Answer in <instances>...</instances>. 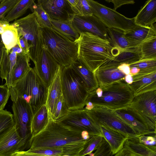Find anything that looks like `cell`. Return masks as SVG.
I'll return each instance as SVG.
<instances>
[{
  "label": "cell",
  "instance_id": "53",
  "mask_svg": "<svg viewBox=\"0 0 156 156\" xmlns=\"http://www.w3.org/2000/svg\"><path fill=\"white\" fill-rule=\"evenodd\" d=\"M10 24L3 19L0 20V34H1L4 31L5 27Z\"/></svg>",
  "mask_w": 156,
  "mask_h": 156
},
{
  "label": "cell",
  "instance_id": "23",
  "mask_svg": "<svg viewBox=\"0 0 156 156\" xmlns=\"http://www.w3.org/2000/svg\"><path fill=\"white\" fill-rule=\"evenodd\" d=\"M98 86L109 84L119 81L124 80L126 75L118 66L99 68L94 72Z\"/></svg>",
  "mask_w": 156,
  "mask_h": 156
},
{
  "label": "cell",
  "instance_id": "12",
  "mask_svg": "<svg viewBox=\"0 0 156 156\" xmlns=\"http://www.w3.org/2000/svg\"><path fill=\"white\" fill-rule=\"evenodd\" d=\"M12 109L15 126L20 135L24 137L30 134V127L33 115L30 105L24 100L15 98Z\"/></svg>",
  "mask_w": 156,
  "mask_h": 156
},
{
  "label": "cell",
  "instance_id": "20",
  "mask_svg": "<svg viewBox=\"0 0 156 156\" xmlns=\"http://www.w3.org/2000/svg\"><path fill=\"white\" fill-rule=\"evenodd\" d=\"M61 74V66H59L54 79L48 87L46 105L50 117L53 114L57 104L62 95Z\"/></svg>",
  "mask_w": 156,
  "mask_h": 156
},
{
  "label": "cell",
  "instance_id": "18",
  "mask_svg": "<svg viewBox=\"0 0 156 156\" xmlns=\"http://www.w3.org/2000/svg\"><path fill=\"white\" fill-rule=\"evenodd\" d=\"M133 82L128 84L134 95L156 89V72L133 75Z\"/></svg>",
  "mask_w": 156,
  "mask_h": 156
},
{
  "label": "cell",
  "instance_id": "16",
  "mask_svg": "<svg viewBox=\"0 0 156 156\" xmlns=\"http://www.w3.org/2000/svg\"><path fill=\"white\" fill-rule=\"evenodd\" d=\"M51 19L71 20L75 16L67 0H39Z\"/></svg>",
  "mask_w": 156,
  "mask_h": 156
},
{
  "label": "cell",
  "instance_id": "51",
  "mask_svg": "<svg viewBox=\"0 0 156 156\" xmlns=\"http://www.w3.org/2000/svg\"><path fill=\"white\" fill-rule=\"evenodd\" d=\"M118 68L126 75L130 74V68L129 65L122 64L119 66Z\"/></svg>",
  "mask_w": 156,
  "mask_h": 156
},
{
  "label": "cell",
  "instance_id": "2",
  "mask_svg": "<svg viewBox=\"0 0 156 156\" xmlns=\"http://www.w3.org/2000/svg\"><path fill=\"white\" fill-rule=\"evenodd\" d=\"M75 41L78 46L77 59L94 72L121 51L108 40L89 32L81 33Z\"/></svg>",
  "mask_w": 156,
  "mask_h": 156
},
{
  "label": "cell",
  "instance_id": "32",
  "mask_svg": "<svg viewBox=\"0 0 156 156\" xmlns=\"http://www.w3.org/2000/svg\"><path fill=\"white\" fill-rule=\"evenodd\" d=\"M124 145L134 153L141 156H156V146H148L128 139L126 140Z\"/></svg>",
  "mask_w": 156,
  "mask_h": 156
},
{
  "label": "cell",
  "instance_id": "8",
  "mask_svg": "<svg viewBox=\"0 0 156 156\" xmlns=\"http://www.w3.org/2000/svg\"><path fill=\"white\" fill-rule=\"evenodd\" d=\"M85 110L99 126H103L108 127L123 134L128 140L138 141L139 136L136 135L132 128L121 119L113 110L98 107H95L90 110Z\"/></svg>",
  "mask_w": 156,
  "mask_h": 156
},
{
  "label": "cell",
  "instance_id": "3",
  "mask_svg": "<svg viewBox=\"0 0 156 156\" xmlns=\"http://www.w3.org/2000/svg\"><path fill=\"white\" fill-rule=\"evenodd\" d=\"M9 88L11 100L18 98L25 100L30 107L33 116L46 104L48 88L34 67H31L23 77Z\"/></svg>",
  "mask_w": 156,
  "mask_h": 156
},
{
  "label": "cell",
  "instance_id": "56",
  "mask_svg": "<svg viewBox=\"0 0 156 156\" xmlns=\"http://www.w3.org/2000/svg\"><path fill=\"white\" fill-rule=\"evenodd\" d=\"M135 156H141L139 155L138 154H136Z\"/></svg>",
  "mask_w": 156,
  "mask_h": 156
},
{
  "label": "cell",
  "instance_id": "39",
  "mask_svg": "<svg viewBox=\"0 0 156 156\" xmlns=\"http://www.w3.org/2000/svg\"><path fill=\"white\" fill-rule=\"evenodd\" d=\"M26 151L29 153L47 156H62L64 155L71 156L69 152L63 148L30 149Z\"/></svg>",
  "mask_w": 156,
  "mask_h": 156
},
{
  "label": "cell",
  "instance_id": "28",
  "mask_svg": "<svg viewBox=\"0 0 156 156\" xmlns=\"http://www.w3.org/2000/svg\"><path fill=\"white\" fill-rule=\"evenodd\" d=\"M50 116L46 104L43 105L33 116L30 130L31 137L36 135L46 127Z\"/></svg>",
  "mask_w": 156,
  "mask_h": 156
},
{
  "label": "cell",
  "instance_id": "43",
  "mask_svg": "<svg viewBox=\"0 0 156 156\" xmlns=\"http://www.w3.org/2000/svg\"><path fill=\"white\" fill-rule=\"evenodd\" d=\"M10 96L9 88L5 85H0V111L4 110Z\"/></svg>",
  "mask_w": 156,
  "mask_h": 156
},
{
  "label": "cell",
  "instance_id": "25",
  "mask_svg": "<svg viewBox=\"0 0 156 156\" xmlns=\"http://www.w3.org/2000/svg\"><path fill=\"white\" fill-rule=\"evenodd\" d=\"M30 59L29 55L23 52L16 54V62L10 76V87L23 77L30 69Z\"/></svg>",
  "mask_w": 156,
  "mask_h": 156
},
{
  "label": "cell",
  "instance_id": "33",
  "mask_svg": "<svg viewBox=\"0 0 156 156\" xmlns=\"http://www.w3.org/2000/svg\"><path fill=\"white\" fill-rule=\"evenodd\" d=\"M36 16L40 26L42 28H52L51 18L41 5L34 3L30 9Z\"/></svg>",
  "mask_w": 156,
  "mask_h": 156
},
{
  "label": "cell",
  "instance_id": "6",
  "mask_svg": "<svg viewBox=\"0 0 156 156\" xmlns=\"http://www.w3.org/2000/svg\"><path fill=\"white\" fill-rule=\"evenodd\" d=\"M62 95L69 111L83 109L89 93L78 73L71 66H61Z\"/></svg>",
  "mask_w": 156,
  "mask_h": 156
},
{
  "label": "cell",
  "instance_id": "41",
  "mask_svg": "<svg viewBox=\"0 0 156 156\" xmlns=\"http://www.w3.org/2000/svg\"><path fill=\"white\" fill-rule=\"evenodd\" d=\"M89 156H111L112 153L108 144L103 138V140L98 147L93 153L91 152L88 155Z\"/></svg>",
  "mask_w": 156,
  "mask_h": 156
},
{
  "label": "cell",
  "instance_id": "42",
  "mask_svg": "<svg viewBox=\"0 0 156 156\" xmlns=\"http://www.w3.org/2000/svg\"><path fill=\"white\" fill-rule=\"evenodd\" d=\"M19 0H3L0 3V20L5 16Z\"/></svg>",
  "mask_w": 156,
  "mask_h": 156
},
{
  "label": "cell",
  "instance_id": "27",
  "mask_svg": "<svg viewBox=\"0 0 156 156\" xmlns=\"http://www.w3.org/2000/svg\"><path fill=\"white\" fill-rule=\"evenodd\" d=\"M108 40L113 47L121 51L135 47L136 45L129 41L125 35V31L113 28H107Z\"/></svg>",
  "mask_w": 156,
  "mask_h": 156
},
{
  "label": "cell",
  "instance_id": "19",
  "mask_svg": "<svg viewBox=\"0 0 156 156\" xmlns=\"http://www.w3.org/2000/svg\"><path fill=\"white\" fill-rule=\"evenodd\" d=\"M136 25L146 27L154 26L156 22V0H148L133 18Z\"/></svg>",
  "mask_w": 156,
  "mask_h": 156
},
{
  "label": "cell",
  "instance_id": "4",
  "mask_svg": "<svg viewBox=\"0 0 156 156\" xmlns=\"http://www.w3.org/2000/svg\"><path fill=\"white\" fill-rule=\"evenodd\" d=\"M134 96L128 85L124 80L119 81L98 86L89 93L86 102L91 103L94 107L105 108L113 110L128 106Z\"/></svg>",
  "mask_w": 156,
  "mask_h": 156
},
{
  "label": "cell",
  "instance_id": "29",
  "mask_svg": "<svg viewBox=\"0 0 156 156\" xmlns=\"http://www.w3.org/2000/svg\"><path fill=\"white\" fill-rule=\"evenodd\" d=\"M71 20H62L51 19L52 28L70 40L75 41L80 34L74 27Z\"/></svg>",
  "mask_w": 156,
  "mask_h": 156
},
{
  "label": "cell",
  "instance_id": "44",
  "mask_svg": "<svg viewBox=\"0 0 156 156\" xmlns=\"http://www.w3.org/2000/svg\"><path fill=\"white\" fill-rule=\"evenodd\" d=\"M77 3L82 16H90L93 15L90 6L87 0H77Z\"/></svg>",
  "mask_w": 156,
  "mask_h": 156
},
{
  "label": "cell",
  "instance_id": "22",
  "mask_svg": "<svg viewBox=\"0 0 156 156\" xmlns=\"http://www.w3.org/2000/svg\"><path fill=\"white\" fill-rule=\"evenodd\" d=\"M125 35L132 42L139 45L145 41L156 38V27L154 25L151 27L136 25L132 29L125 32Z\"/></svg>",
  "mask_w": 156,
  "mask_h": 156
},
{
  "label": "cell",
  "instance_id": "46",
  "mask_svg": "<svg viewBox=\"0 0 156 156\" xmlns=\"http://www.w3.org/2000/svg\"><path fill=\"white\" fill-rule=\"evenodd\" d=\"M108 2H112L114 4L113 9L116 10L121 6L126 4H133L135 3V2L133 0H105Z\"/></svg>",
  "mask_w": 156,
  "mask_h": 156
},
{
  "label": "cell",
  "instance_id": "35",
  "mask_svg": "<svg viewBox=\"0 0 156 156\" xmlns=\"http://www.w3.org/2000/svg\"><path fill=\"white\" fill-rule=\"evenodd\" d=\"M11 73L9 54L5 48L0 67V77L3 80H5V86L10 87V77Z\"/></svg>",
  "mask_w": 156,
  "mask_h": 156
},
{
  "label": "cell",
  "instance_id": "24",
  "mask_svg": "<svg viewBox=\"0 0 156 156\" xmlns=\"http://www.w3.org/2000/svg\"><path fill=\"white\" fill-rule=\"evenodd\" d=\"M99 127L102 136L110 146L112 155L115 154L123 147L127 138L120 133L108 127L103 126Z\"/></svg>",
  "mask_w": 156,
  "mask_h": 156
},
{
  "label": "cell",
  "instance_id": "45",
  "mask_svg": "<svg viewBox=\"0 0 156 156\" xmlns=\"http://www.w3.org/2000/svg\"><path fill=\"white\" fill-rule=\"evenodd\" d=\"M138 142L148 146H156V135L146 136L145 135H142L139 136Z\"/></svg>",
  "mask_w": 156,
  "mask_h": 156
},
{
  "label": "cell",
  "instance_id": "1",
  "mask_svg": "<svg viewBox=\"0 0 156 156\" xmlns=\"http://www.w3.org/2000/svg\"><path fill=\"white\" fill-rule=\"evenodd\" d=\"M91 135L54 121L50 116L46 127L29 141L30 149L63 148L72 156H79Z\"/></svg>",
  "mask_w": 156,
  "mask_h": 156
},
{
  "label": "cell",
  "instance_id": "10",
  "mask_svg": "<svg viewBox=\"0 0 156 156\" xmlns=\"http://www.w3.org/2000/svg\"><path fill=\"white\" fill-rule=\"evenodd\" d=\"M156 90L135 95L128 106L144 121L149 129L156 133Z\"/></svg>",
  "mask_w": 156,
  "mask_h": 156
},
{
  "label": "cell",
  "instance_id": "14",
  "mask_svg": "<svg viewBox=\"0 0 156 156\" xmlns=\"http://www.w3.org/2000/svg\"><path fill=\"white\" fill-rule=\"evenodd\" d=\"M34 67L38 75L48 87L54 79L60 65L44 45Z\"/></svg>",
  "mask_w": 156,
  "mask_h": 156
},
{
  "label": "cell",
  "instance_id": "50",
  "mask_svg": "<svg viewBox=\"0 0 156 156\" xmlns=\"http://www.w3.org/2000/svg\"><path fill=\"white\" fill-rule=\"evenodd\" d=\"M10 156H47L44 155L31 154L27 152L26 151H20L15 152Z\"/></svg>",
  "mask_w": 156,
  "mask_h": 156
},
{
  "label": "cell",
  "instance_id": "47",
  "mask_svg": "<svg viewBox=\"0 0 156 156\" xmlns=\"http://www.w3.org/2000/svg\"><path fill=\"white\" fill-rule=\"evenodd\" d=\"M18 44L22 52L29 55V47L27 41L23 36L18 38Z\"/></svg>",
  "mask_w": 156,
  "mask_h": 156
},
{
  "label": "cell",
  "instance_id": "37",
  "mask_svg": "<svg viewBox=\"0 0 156 156\" xmlns=\"http://www.w3.org/2000/svg\"><path fill=\"white\" fill-rule=\"evenodd\" d=\"M103 138L100 136L91 135L87 140L84 147L79 154V156L89 155L99 147Z\"/></svg>",
  "mask_w": 156,
  "mask_h": 156
},
{
  "label": "cell",
  "instance_id": "38",
  "mask_svg": "<svg viewBox=\"0 0 156 156\" xmlns=\"http://www.w3.org/2000/svg\"><path fill=\"white\" fill-rule=\"evenodd\" d=\"M15 125L13 116L6 110L0 111V135Z\"/></svg>",
  "mask_w": 156,
  "mask_h": 156
},
{
  "label": "cell",
  "instance_id": "7",
  "mask_svg": "<svg viewBox=\"0 0 156 156\" xmlns=\"http://www.w3.org/2000/svg\"><path fill=\"white\" fill-rule=\"evenodd\" d=\"M17 29L18 38L26 40L29 47V55L34 64L44 46L42 28L38 23L34 13L18 20L11 24Z\"/></svg>",
  "mask_w": 156,
  "mask_h": 156
},
{
  "label": "cell",
  "instance_id": "15",
  "mask_svg": "<svg viewBox=\"0 0 156 156\" xmlns=\"http://www.w3.org/2000/svg\"><path fill=\"white\" fill-rule=\"evenodd\" d=\"M72 21L74 27L80 34L83 33L89 32L108 40L107 28L94 15H75Z\"/></svg>",
  "mask_w": 156,
  "mask_h": 156
},
{
  "label": "cell",
  "instance_id": "54",
  "mask_svg": "<svg viewBox=\"0 0 156 156\" xmlns=\"http://www.w3.org/2000/svg\"><path fill=\"white\" fill-rule=\"evenodd\" d=\"M133 75L130 73L126 75L124 81L128 84H131L133 82Z\"/></svg>",
  "mask_w": 156,
  "mask_h": 156
},
{
  "label": "cell",
  "instance_id": "34",
  "mask_svg": "<svg viewBox=\"0 0 156 156\" xmlns=\"http://www.w3.org/2000/svg\"><path fill=\"white\" fill-rule=\"evenodd\" d=\"M141 60L156 59V38L145 41L140 45Z\"/></svg>",
  "mask_w": 156,
  "mask_h": 156
},
{
  "label": "cell",
  "instance_id": "26",
  "mask_svg": "<svg viewBox=\"0 0 156 156\" xmlns=\"http://www.w3.org/2000/svg\"><path fill=\"white\" fill-rule=\"evenodd\" d=\"M70 66L80 76L89 93L98 87L94 73L90 70L78 59Z\"/></svg>",
  "mask_w": 156,
  "mask_h": 156
},
{
  "label": "cell",
  "instance_id": "48",
  "mask_svg": "<svg viewBox=\"0 0 156 156\" xmlns=\"http://www.w3.org/2000/svg\"><path fill=\"white\" fill-rule=\"evenodd\" d=\"M74 15L82 16V14L77 3V0H67Z\"/></svg>",
  "mask_w": 156,
  "mask_h": 156
},
{
  "label": "cell",
  "instance_id": "11",
  "mask_svg": "<svg viewBox=\"0 0 156 156\" xmlns=\"http://www.w3.org/2000/svg\"><path fill=\"white\" fill-rule=\"evenodd\" d=\"M65 126L91 135L102 136L100 127L84 109L70 111L67 114L57 121Z\"/></svg>",
  "mask_w": 156,
  "mask_h": 156
},
{
  "label": "cell",
  "instance_id": "17",
  "mask_svg": "<svg viewBox=\"0 0 156 156\" xmlns=\"http://www.w3.org/2000/svg\"><path fill=\"white\" fill-rule=\"evenodd\" d=\"M113 111L121 119L132 128L137 136L156 135V134L149 129L144 120L128 106Z\"/></svg>",
  "mask_w": 156,
  "mask_h": 156
},
{
  "label": "cell",
  "instance_id": "52",
  "mask_svg": "<svg viewBox=\"0 0 156 156\" xmlns=\"http://www.w3.org/2000/svg\"><path fill=\"white\" fill-rule=\"evenodd\" d=\"M5 48L0 34V67Z\"/></svg>",
  "mask_w": 156,
  "mask_h": 156
},
{
  "label": "cell",
  "instance_id": "30",
  "mask_svg": "<svg viewBox=\"0 0 156 156\" xmlns=\"http://www.w3.org/2000/svg\"><path fill=\"white\" fill-rule=\"evenodd\" d=\"M34 0H19L4 17L3 20L9 23L23 16L28 9H31Z\"/></svg>",
  "mask_w": 156,
  "mask_h": 156
},
{
  "label": "cell",
  "instance_id": "21",
  "mask_svg": "<svg viewBox=\"0 0 156 156\" xmlns=\"http://www.w3.org/2000/svg\"><path fill=\"white\" fill-rule=\"evenodd\" d=\"M140 45L121 51L112 60L99 68L118 67L123 64L129 65L141 60L142 58V55L140 50Z\"/></svg>",
  "mask_w": 156,
  "mask_h": 156
},
{
  "label": "cell",
  "instance_id": "13",
  "mask_svg": "<svg viewBox=\"0 0 156 156\" xmlns=\"http://www.w3.org/2000/svg\"><path fill=\"white\" fill-rule=\"evenodd\" d=\"M31 137H24L19 134L15 126L11 127L0 135V156H10L15 152L22 151Z\"/></svg>",
  "mask_w": 156,
  "mask_h": 156
},
{
  "label": "cell",
  "instance_id": "40",
  "mask_svg": "<svg viewBox=\"0 0 156 156\" xmlns=\"http://www.w3.org/2000/svg\"><path fill=\"white\" fill-rule=\"evenodd\" d=\"M69 111L62 95L57 104L53 114L51 117L53 120L57 121L66 115Z\"/></svg>",
  "mask_w": 156,
  "mask_h": 156
},
{
  "label": "cell",
  "instance_id": "31",
  "mask_svg": "<svg viewBox=\"0 0 156 156\" xmlns=\"http://www.w3.org/2000/svg\"><path fill=\"white\" fill-rule=\"evenodd\" d=\"M1 39L7 52L18 44L17 29L11 24L5 26L4 32L1 34Z\"/></svg>",
  "mask_w": 156,
  "mask_h": 156
},
{
  "label": "cell",
  "instance_id": "55",
  "mask_svg": "<svg viewBox=\"0 0 156 156\" xmlns=\"http://www.w3.org/2000/svg\"><path fill=\"white\" fill-rule=\"evenodd\" d=\"M13 51L16 52V54L23 52L22 50L20 48L19 44H16L9 51Z\"/></svg>",
  "mask_w": 156,
  "mask_h": 156
},
{
  "label": "cell",
  "instance_id": "5",
  "mask_svg": "<svg viewBox=\"0 0 156 156\" xmlns=\"http://www.w3.org/2000/svg\"><path fill=\"white\" fill-rule=\"evenodd\" d=\"M44 45L61 66H70L77 59L78 46L52 28H43Z\"/></svg>",
  "mask_w": 156,
  "mask_h": 156
},
{
  "label": "cell",
  "instance_id": "36",
  "mask_svg": "<svg viewBox=\"0 0 156 156\" xmlns=\"http://www.w3.org/2000/svg\"><path fill=\"white\" fill-rule=\"evenodd\" d=\"M139 70L137 74H145L156 72V59L141 60L129 65Z\"/></svg>",
  "mask_w": 156,
  "mask_h": 156
},
{
  "label": "cell",
  "instance_id": "49",
  "mask_svg": "<svg viewBox=\"0 0 156 156\" xmlns=\"http://www.w3.org/2000/svg\"><path fill=\"white\" fill-rule=\"evenodd\" d=\"M136 154L133 152L126 146L124 145L123 147L115 154L114 156H135Z\"/></svg>",
  "mask_w": 156,
  "mask_h": 156
},
{
  "label": "cell",
  "instance_id": "9",
  "mask_svg": "<svg viewBox=\"0 0 156 156\" xmlns=\"http://www.w3.org/2000/svg\"><path fill=\"white\" fill-rule=\"evenodd\" d=\"M93 15L97 17L107 28L120 29L125 32L136 26L133 18L126 17L116 10L92 0H87Z\"/></svg>",
  "mask_w": 156,
  "mask_h": 156
}]
</instances>
